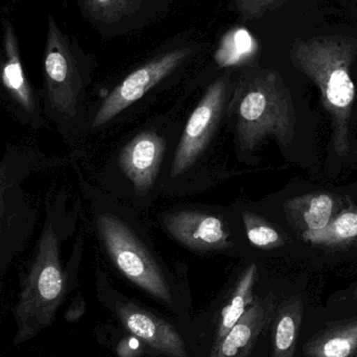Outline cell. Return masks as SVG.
Returning <instances> with one entry per match:
<instances>
[{"mask_svg":"<svg viewBox=\"0 0 357 357\" xmlns=\"http://www.w3.org/2000/svg\"><path fill=\"white\" fill-rule=\"evenodd\" d=\"M357 56V38L343 35L296 39L289 50L294 66L321 92L325 110L331 115L333 146L339 156L350 149V123L356 100L351 66Z\"/></svg>","mask_w":357,"mask_h":357,"instance_id":"1","label":"cell"},{"mask_svg":"<svg viewBox=\"0 0 357 357\" xmlns=\"http://www.w3.org/2000/svg\"><path fill=\"white\" fill-rule=\"evenodd\" d=\"M233 102L239 146L252 151L275 138L289 146L295 137L296 112L289 89L277 71L249 65L241 71Z\"/></svg>","mask_w":357,"mask_h":357,"instance_id":"2","label":"cell"},{"mask_svg":"<svg viewBox=\"0 0 357 357\" xmlns=\"http://www.w3.org/2000/svg\"><path fill=\"white\" fill-rule=\"evenodd\" d=\"M65 293L66 276L61 264L58 237L48 222L16 307L18 339L25 341L52 324Z\"/></svg>","mask_w":357,"mask_h":357,"instance_id":"3","label":"cell"},{"mask_svg":"<svg viewBox=\"0 0 357 357\" xmlns=\"http://www.w3.org/2000/svg\"><path fill=\"white\" fill-rule=\"evenodd\" d=\"M94 56L84 52L79 41L65 33L52 14L43 54L44 90L50 108L64 116L75 114Z\"/></svg>","mask_w":357,"mask_h":357,"instance_id":"4","label":"cell"},{"mask_svg":"<svg viewBox=\"0 0 357 357\" xmlns=\"http://www.w3.org/2000/svg\"><path fill=\"white\" fill-rule=\"evenodd\" d=\"M205 45L195 33H184L162 44L152 58L130 73L100 105L93 127L98 128L114 119L146 92L190 62Z\"/></svg>","mask_w":357,"mask_h":357,"instance_id":"5","label":"cell"},{"mask_svg":"<svg viewBox=\"0 0 357 357\" xmlns=\"http://www.w3.org/2000/svg\"><path fill=\"white\" fill-rule=\"evenodd\" d=\"M98 231L112 261L134 284L161 301L172 303L165 275L146 248L119 218L100 215Z\"/></svg>","mask_w":357,"mask_h":357,"instance_id":"6","label":"cell"},{"mask_svg":"<svg viewBox=\"0 0 357 357\" xmlns=\"http://www.w3.org/2000/svg\"><path fill=\"white\" fill-rule=\"evenodd\" d=\"M175 0H77L85 20L109 40L130 35L162 19Z\"/></svg>","mask_w":357,"mask_h":357,"instance_id":"7","label":"cell"},{"mask_svg":"<svg viewBox=\"0 0 357 357\" xmlns=\"http://www.w3.org/2000/svg\"><path fill=\"white\" fill-rule=\"evenodd\" d=\"M230 79V73H227L213 82L191 114L176 151L172 167L174 178L185 173L205 150L222 114L231 87Z\"/></svg>","mask_w":357,"mask_h":357,"instance_id":"8","label":"cell"},{"mask_svg":"<svg viewBox=\"0 0 357 357\" xmlns=\"http://www.w3.org/2000/svg\"><path fill=\"white\" fill-rule=\"evenodd\" d=\"M163 222L174 238L190 249L210 251L232 245L224 222L212 214L185 210L167 214Z\"/></svg>","mask_w":357,"mask_h":357,"instance_id":"9","label":"cell"},{"mask_svg":"<svg viewBox=\"0 0 357 357\" xmlns=\"http://www.w3.org/2000/svg\"><path fill=\"white\" fill-rule=\"evenodd\" d=\"M276 312L274 294L256 298L238 322L220 341L215 342L210 357H247Z\"/></svg>","mask_w":357,"mask_h":357,"instance_id":"10","label":"cell"},{"mask_svg":"<svg viewBox=\"0 0 357 357\" xmlns=\"http://www.w3.org/2000/svg\"><path fill=\"white\" fill-rule=\"evenodd\" d=\"M115 310L127 331L153 349L171 357H188L180 333L162 319L132 303L117 302Z\"/></svg>","mask_w":357,"mask_h":357,"instance_id":"11","label":"cell"},{"mask_svg":"<svg viewBox=\"0 0 357 357\" xmlns=\"http://www.w3.org/2000/svg\"><path fill=\"white\" fill-rule=\"evenodd\" d=\"M165 142L154 132H142L121 150L119 167L138 191H146L156 180Z\"/></svg>","mask_w":357,"mask_h":357,"instance_id":"12","label":"cell"},{"mask_svg":"<svg viewBox=\"0 0 357 357\" xmlns=\"http://www.w3.org/2000/svg\"><path fill=\"white\" fill-rule=\"evenodd\" d=\"M0 86L22 108L31 111L35 106L33 87L27 81L21 61L18 36L8 17L1 18Z\"/></svg>","mask_w":357,"mask_h":357,"instance_id":"13","label":"cell"},{"mask_svg":"<svg viewBox=\"0 0 357 357\" xmlns=\"http://www.w3.org/2000/svg\"><path fill=\"white\" fill-rule=\"evenodd\" d=\"M337 211V199L328 193H310L285 204L287 220L300 234L325 228Z\"/></svg>","mask_w":357,"mask_h":357,"instance_id":"14","label":"cell"},{"mask_svg":"<svg viewBox=\"0 0 357 357\" xmlns=\"http://www.w3.org/2000/svg\"><path fill=\"white\" fill-rule=\"evenodd\" d=\"M306 357H357V314L331 323L304 345Z\"/></svg>","mask_w":357,"mask_h":357,"instance_id":"15","label":"cell"},{"mask_svg":"<svg viewBox=\"0 0 357 357\" xmlns=\"http://www.w3.org/2000/svg\"><path fill=\"white\" fill-rule=\"evenodd\" d=\"M303 312L300 296H291L276 308L273 318V357L295 356Z\"/></svg>","mask_w":357,"mask_h":357,"instance_id":"16","label":"cell"},{"mask_svg":"<svg viewBox=\"0 0 357 357\" xmlns=\"http://www.w3.org/2000/svg\"><path fill=\"white\" fill-rule=\"evenodd\" d=\"M302 239L320 247L333 248L347 245L357 241V208L339 212L325 228L304 232Z\"/></svg>","mask_w":357,"mask_h":357,"instance_id":"17","label":"cell"},{"mask_svg":"<svg viewBox=\"0 0 357 357\" xmlns=\"http://www.w3.org/2000/svg\"><path fill=\"white\" fill-rule=\"evenodd\" d=\"M256 280L257 268L255 264H251L241 275L231 296L230 302L222 310L215 342L220 341L231 331L247 312L249 305L253 303V289Z\"/></svg>","mask_w":357,"mask_h":357,"instance_id":"18","label":"cell"},{"mask_svg":"<svg viewBox=\"0 0 357 357\" xmlns=\"http://www.w3.org/2000/svg\"><path fill=\"white\" fill-rule=\"evenodd\" d=\"M243 224L248 239L252 245L259 249H276L284 245L282 235L264 218L249 211L243 213Z\"/></svg>","mask_w":357,"mask_h":357,"instance_id":"19","label":"cell"},{"mask_svg":"<svg viewBox=\"0 0 357 357\" xmlns=\"http://www.w3.org/2000/svg\"><path fill=\"white\" fill-rule=\"evenodd\" d=\"M284 2L285 0H234V8L243 21H251L278 10Z\"/></svg>","mask_w":357,"mask_h":357,"instance_id":"20","label":"cell"},{"mask_svg":"<svg viewBox=\"0 0 357 357\" xmlns=\"http://www.w3.org/2000/svg\"><path fill=\"white\" fill-rule=\"evenodd\" d=\"M140 352L139 343L134 339L123 340L117 347L119 357H136L139 356Z\"/></svg>","mask_w":357,"mask_h":357,"instance_id":"21","label":"cell"},{"mask_svg":"<svg viewBox=\"0 0 357 357\" xmlns=\"http://www.w3.org/2000/svg\"><path fill=\"white\" fill-rule=\"evenodd\" d=\"M2 187H3V185H2V174L0 172V208L2 207Z\"/></svg>","mask_w":357,"mask_h":357,"instance_id":"22","label":"cell"},{"mask_svg":"<svg viewBox=\"0 0 357 357\" xmlns=\"http://www.w3.org/2000/svg\"><path fill=\"white\" fill-rule=\"evenodd\" d=\"M354 299L357 300V287H356V291H354Z\"/></svg>","mask_w":357,"mask_h":357,"instance_id":"23","label":"cell"},{"mask_svg":"<svg viewBox=\"0 0 357 357\" xmlns=\"http://www.w3.org/2000/svg\"><path fill=\"white\" fill-rule=\"evenodd\" d=\"M356 154H357V151H356Z\"/></svg>","mask_w":357,"mask_h":357,"instance_id":"24","label":"cell"}]
</instances>
